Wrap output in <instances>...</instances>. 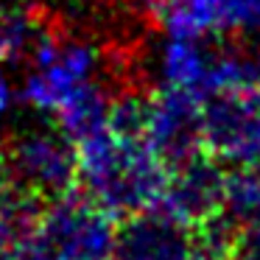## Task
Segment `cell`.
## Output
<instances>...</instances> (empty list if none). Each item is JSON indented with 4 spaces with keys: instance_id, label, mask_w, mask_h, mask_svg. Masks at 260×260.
I'll list each match as a JSON object with an SVG mask.
<instances>
[{
    "instance_id": "cell-15",
    "label": "cell",
    "mask_w": 260,
    "mask_h": 260,
    "mask_svg": "<svg viewBox=\"0 0 260 260\" xmlns=\"http://www.w3.org/2000/svg\"><path fill=\"white\" fill-rule=\"evenodd\" d=\"M190 260H213V257H204V254H193Z\"/></svg>"
},
{
    "instance_id": "cell-6",
    "label": "cell",
    "mask_w": 260,
    "mask_h": 260,
    "mask_svg": "<svg viewBox=\"0 0 260 260\" xmlns=\"http://www.w3.org/2000/svg\"><path fill=\"white\" fill-rule=\"evenodd\" d=\"M224 185L226 171L218 165V159L204 151L168 171L162 196L154 207L193 226L207 215L224 210Z\"/></svg>"
},
{
    "instance_id": "cell-1",
    "label": "cell",
    "mask_w": 260,
    "mask_h": 260,
    "mask_svg": "<svg viewBox=\"0 0 260 260\" xmlns=\"http://www.w3.org/2000/svg\"><path fill=\"white\" fill-rule=\"evenodd\" d=\"M168 168L140 137L112 132L79 143V190L109 215L151 210L162 196Z\"/></svg>"
},
{
    "instance_id": "cell-11",
    "label": "cell",
    "mask_w": 260,
    "mask_h": 260,
    "mask_svg": "<svg viewBox=\"0 0 260 260\" xmlns=\"http://www.w3.org/2000/svg\"><path fill=\"white\" fill-rule=\"evenodd\" d=\"M226 260H260V218L243 221Z\"/></svg>"
},
{
    "instance_id": "cell-2",
    "label": "cell",
    "mask_w": 260,
    "mask_h": 260,
    "mask_svg": "<svg viewBox=\"0 0 260 260\" xmlns=\"http://www.w3.org/2000/svg\"><path fill=\"white\" fill-rule=\"evenodd\" d=\"M112 215L76 190L51 199L31 235L17 241V260H112Z\"/></svg>"
},
{
    "instance_id": "cell-10",
    "label": "cell",
    "mask_w": 260,
    "mask_h": 260,
    "mask_svg": "<svg viewBox=\"0 0 260 260\" xmlns=\"http://www.w3.org/2000/svg\"><path fill=\"white\" fill-rule=\"evenodd\" d=\"M40 25L42 23L34 20L31 9H20L0 0V62L28 53Z\"/></svg>"
},
{
    "instance_id": "cell-3",
    "label": "cell",
    "mask_w": 260,
    "mask_h": 260,
    "mask_svg": "<svg viewBox=\"0 0 260 260\" xmlns=\"http://www.w3.org/2000/svg\"><path fill=\"white\" fill-rule=\"evenodd\" d=\"M6 157L17 185L48 202L79 187V146L59 126L14 132L6 140Z\"/></svg>"
},
{
    "instance_id": "cell-9",
    "label": "cell",
    "mask_w": 260,
    "mask_h": 260,
    "mask_svg": "<svg viewBox=\"0 0 260 260\" xmlns=\"http://www.w3.org/2000/svg\"><path fill=\"white\" fill-rule=\"evenodd\" d=\"M224 210L235 215L238 221H254L260 218V171L249 165H238L226 174L224 185Z\"/></svg>"
},
{
    "instance_id": "cell-4",
    "label": "cell",
    "mask_w": 260,
    "mask_h": 260,
    "mask_svg": "<svg viewBox=\"0 0 260 260\" xmlns=\"http://www.w3.org/2000/svg\"><path fill=\"white\" fill-rule=\"evenodd\" d=\"M202 143L218 162L260 159V87H232L204 98Z\"/></svg>"
},
{
    "instance_id": "cell-7",
    "label": "cell",
    "mask_w": 260,
    "mask_h": 260,
    "mask_svg": "<svg viewBox=\"0 0 260 260\" xmlns=\"http://www.w3.org/2000/svg\"><path fill=\"white\" fill-rule=\"evenodd\" d=\"M193 230L151 207L123 215L115 226L112 260H190Z\"/></svg>"
},
{
    "instance_id": "cell-12",
    "label": "cell",
    "mask_w": 260,
    "mask_h": 260,
    "mask_svg": "<svg viewBox=\"0 0 260 260\" xmlns=\"http://www.w3.org/2000/svg\"><path fill=\"white\" fill-rule=\"evenodd\" d=\"M17 232L0 218V260H17Z\"/></svg>"
},
{
    "instance_id": "cell-5",
    "label": "cell",
    "mask_w": 260,
    "mask_h": 260,
    "mask_svg": "<svg viewBox=\"0 0 260 260\" xmlns=\"http://www.w3.org/2000/svg\"><path fill=\"white\" fill-rule=\"evenodd\" d=\"M143 140L168 171L204 154L202 101L182 90L162 87L157 95L148 98V120Z\"/></svg>"
},
{
    "instance_id": "cell-8",
    "label": "cell",
    "mask_w": 260,
    "mask_h": 260,
    "mask_svg": "<svg viewBox=\"0 0 260 260\" xmlns=\"http://www.w3.org/2000/svg\"><path fill=\"white\" fill-rule=\"evenodd\" d=\"M109 109H112V95L107 92V87L90 81L81 90H76L62 107L53 112L56 126L79 146L92 137L109 132Z\"/></svg>"
},
{
    "instance_id": "cell-13",
    "label": "cell",
    "mask_w": 260,
    "mask_h": 260,
    "mask_svg": "<svg viewBox=\"0 0 260 260\" xmlns=\"http://www.w3.org/2000/svg\"><path fill=\"white\" fill-rule=\"evenodd\" d=\"M12 98H14V90H12V84H9V79L3 76V70H0V115L12 107Z\"/></svg>"
},
{
    "instance_id": "cell-14",
    "label": "cell",
    "mask_w": 260,
    "mask_h": 260,
    "mask_svg": "<svg viewBox=\"0 0 260 260\" xmlns=\"http://www.w3.org/2000/svg\"><path fill=\"white\" fill-rule=\"evenodd\" d=\"M6 3H12V6H20V9H31V3H34V0H6Z\"/></svg>"
}]
</instances>
